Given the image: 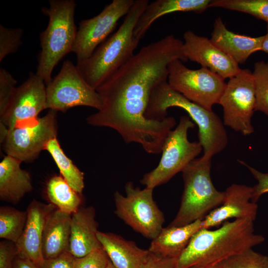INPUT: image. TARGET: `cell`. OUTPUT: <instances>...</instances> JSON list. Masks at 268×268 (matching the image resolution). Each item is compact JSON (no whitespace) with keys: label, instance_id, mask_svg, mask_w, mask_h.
<instances>
[{"label":"cell","instance_id":"22","mask_svg":"<svg viewBox=\"0 0 268 268\" xmlns=\"http://www.w3.org/2000/svg\"><path fill=\"white\" fill-rule=\"evenodd\" d=\"M97 238L116 268H138L149 253L148 250L138 247L134 241L115 233L98 231Z\"/></svg>","mask_w":268,"mask_h":268},{"label":"cell","instance_id":"37","mask_svg":"<svg viewBox=\"0 0 268 268\" xmlns=\"http://www.w3.org/2000/svg\"><path fill=\"white\" fill-rule=\"evenodd\" d=\"M74 257L69 252H65L53 259H44L39 268H74Z\"/></svg>","mask_w":268,"mask_h":268},{"label":"cell","instance_id":"34","mask_svg":"<svg viewBox=\"0 0 268 268\" xmlns=\"http://www.w3.org/2000/svg\"><path fill=\"white\" fill-rule=\"evenodd\" d=\"M239 162L248 168L254 178L258 181L257 184L252 187L253 194L251 199L252 201L256 203L261 196L268 193V172H262L246 164L243 161H239Z\"/></svg>","mask_w":268,"mask_h":268},{"label":"cell","instance_id":"16","mask_svg":"<svg viewBox=\"0 0 268 268\" xmlns=\"http://www.w3.org/2000/svg\"><path fill=\"white\" fill-rule=\"evenodd\" d=\"M57 208L51 203L33 200L28 206L27 220L23 233L15 244L17 256L39 267L44 261L42 237L45 224L51 213Z\"/></svg>","mask_w":268,"mask_h":268},{"label":"cell","instance_id":"12","mask_svg":"<svg viewBox=\"0 0 268 268\" xmlns=\"http://www.w3.org/2000/svg\"><path fill=\"white\" fill-rule=\"evenodd\" d=\"M256 102L253 73L248 69H241L229 79L219 101L223 108L224 125L244 135L253 133L251 119Z\"/></svg>","mask_w":268,"mask_h":268},{"label":"cell","instance_id":"25","mask_svg":"<svg viewBox=\"0 0 268 268\" xmlns=\"http://www.w3.org/2000/svg\"><path fill=\"white\" fill-rule=\"evenodd\" d=\"M46 192L50 203L58 209L72 214L81 206V194L75 191L61 175H55L48 181Z\"/></svg>","mask_w":268,"mask_h":268},{"label":"cell","instance_id":"19","mask_svg":"<svg viewBox=\"0 0 268 268\" xmlns=\"http://www.w3.org/2000/svg\"><path fill=\"white\" fill-rule=\"evenodd\" d=\"M264 35L257 37L240 35L228 30L221 17L215 19L211 42L238 64L244 63L254 53L261 51Z\"/></svg>","mask_w":268,"mask_h":268},{"label":"cell","instance_id":"15","mask_svg":"<svg viewBox=\"0 0 268 268\" xmlns=\"http://www.w3.org/2000/svg\"><path fill=\"white\" fill-rule=\"evenodd\" d=\"M183 37V51L188 60L200 64L224 79H230L241 70L237 63L207 38L190 30L184 33Z\"/></svg>","mask_w":268,"mask_h":268},{"label":"cell","instance_id":"29","mask_svg":"<svg viewBox=\"0 0 268 268\" xmlns=\"http://www.w3.org/2000/svg\"><path fill=\"white\" fill-rule=\"evenodd\" d=\"M252 73L255 85V111L268 116V62H256Z\"/></svg>","mask_w":268,"mask_h":268},{"label":"cell","instance_id":"33","mask_svg":"<svg viewBox=\"0 0 268 268\" xmlns=\"http://www.w3.org/2000/svg\"><path fill=\"white\" fill-rule=\"evenodd\" d=\"M110 260L106 252L101 247L86 256L74 258V268H107Z\"/></svg>","mask_w":268,"mask_h":268},{"label":"cell","instance_id":"39","mask_svg":"<svg viewBox=\"0 0 268 268\" xmlns=\"http://www.w3.org/2000/svg\"><path fill=\"white\" fill-rule=\"evenodd\" d=\"M267 33L264 35V40L262 43L261 51L268 54V23L267 26Z\"/></svg>","mask_w":268,"mask_h":268},{"label":"cell","instance_id":"5","mask_svg":"<svg viewBox=\"0 0 268 268\" xmlns=\"http://www.w3.org/2000/svg\"><path fill=\"white\" fill-rule=\"evenodd\" d=\"M49 7L42 8L49 17L46 28L40 34L41 51L36 73L46 85L52 80L56 66L72 52L77 29L74 21L76 3L73 0H50Z\"/></svg>","mask_w":268,"mask_h":268},{"label":"cell","instance_id":"36","mask_svg":"<svg viewBox=\"0 0 268 268\" xmlns=\"http://www.w3.org/2000/svg\"><path fill=\"white\" fill-rule=\"evenodd\" d=\"M177 258H165L149 252L138 268H175Z\"/></svg>","mask_w":268,"mask_h":268},{"label":"cell","instance_id":"7","mask_svg":"<svg viewBox=\"0 0 268 268\" xmlns=\"http://www.w3.org/2000/svg\"><path fill=\"white\" fill-rule=\"evenodd\" d=\"M195 124L189 116L180 117L177 126L171 130L165 138L162 147V156L158 165L145 173L140 182L145 187L154 189L168 182L184 169L202 149L198 141L191 142L188 138V131Z\"/></svg>","mask_w":268,"mask_h":268},{"label":"cell","instance_id":"3","mask_svg":"<svg viewBox=\"0 0 268 268\" xmlns=\"http://www.w3.org/2000/svg\"><path fill=\"white\" fill-rule=\"evenodd\" d=\"M149 2L136 0L118 29L101 43L87 59L76 66L85 81L96 89L134 54L139 41L134 38L136 24Z\"/></svg>","mask_w":268,"mask_h":268},{"label":"cell","instance_id":"35","mask_svg":"<svg viewBox=\"0 0 268 268\" xmlns=\"http://www.w3.org/2000/svg\"><path fill=\"white\" fill-rule=\"evenodd\" d=\"M17 256L15 244L9 241L0 242V268H13Z\"/></svg>","mask_w":268,"mask_h":268},{"label":"cell","instance_id":"40","mask_svg":"<svg viewBox=\"0 0 268 268\" xmlns=\"http://www.w3.org/2000/svg\"><path fill=\"white\" fill-rule=\"evenodd\" d=\"M190 268H223L222 266L220 263L207 265V266H194L191 267Z\"/></svg>","mask_w":268,"mask_h":268},{"label":"cell","instance_id":"11","mask_svg":"<svg viewBox=\"0 0 268 268\" xmlns=\"http://www.w3.org/2000/svg\"><path fill=\"white\" fill-rule=\"evenodd\" d=\"M57 112L49 110L42 117L8 129L1 143L6 155L22 162H31L35 160L41 152L45 150L48 142L57 137L58 129Z\"/></svg>","mask_w":268,"mask_h":268},{"label":"cell","instance_id":"28","mask_svg":"<svg viewBox=\"0 0 268 268\" xmlns=\"http://www.w3.org/2000/svg\"><path fill=\"white\" fill-rule=\"evenodd\" d=\"M209 7L246 13L268 23V0H214Z\"/></svg>","mask_w":268,"mask_h":268},{"label":"cell","instance_id":"9","mask_svg":"<svg viewBox=\"0 0 268 268\" xmlns=\"http://www.w3.org/2000/svg\"><path fill=\"white\" fill-rule=\"evenodd\" d=\"M103 99L84 79L70 60L64 62L58 74L46 85V109L66 112L76 106L100 110Z\"/></svg>","mask_w":268,"mask_h":268},{"label":"cell","instance_id":"27","mask_svg":"<svg viewBox=\"0 0 268 268\" xmlns=\"http://www.w3.org/2000/svg\"><path fill=\"white\" fill-rule=\"evenodd\" d=\"M26 220V211L0 206V238L16 244L23 233Z\"/></svg>","mask_w":268,"mask_h":268},{"label":"cell","instance_id":"41","mask_svg":"<svg viewBox=\"0 0 268 268\" xmlns=\"http://www.w3.org/2000/svg\"><path fill=\"white\" fill-rule=\"evenodd\" d=\"M107 268H116L114 266V265L112 264L111 262L109 261L108 266H107Z\"/></svg>","mask_w":268,"mask_h":268},{"label":"cell","instance_id":"30","mask_svg":"<svg viewBox=\"0 0 268 268\" xmlns=\"http://www.w3.org/2000/svg\"><path fill=\"white\" fill-rule=\"evenodd\" d=\"M223 268H268V256L249 249L220 263Z\"/></svg>","mask_w":268,"mask_h":268},{"label":"cell","instance_id":"20","mask_svg":"<svg viewBox=\"0 0 268 268\" xmlns=\"http://www.w3.org/2000/svg\"><path fill=\"white\" fill-rule=\"evenodd\" d=\"M22 162L6 155L0 162V199L17 204L33 190L30 173L20 167Z\"/></svg>","mask_w":268,"mask_h":268},{"label":"cell","instance_id":"21","mask_svg":"<svg viewBox=\"0 0 268 268\" xmlns=\"http://www.w3.org/2000/svg\"><path fill=\"white\" fill-rule=\"evenodd\" d=\"M211 0H156L148 3L134 30V38H143L151 24L159 17L172 12L201 13L209 7Z\"/></svg>","mask_w":268,"mask_h":268},{"label":"cell","instance_id":"31","mask_svg":"<svg viewBox=\"0 0 268 268\" xmlns=\"http://www.w3.org/2000/svg\"><path fill=\"white\" fill-rule=\"evenodd\" d=\"M23 30L0 25V62L8 55L15 53L22 44Z\"/></svg>","mask_w":268,"mask_h":268},{"label":"cell","instance_id":"6","mask_svg":"<svg viewBox=\"0 0 268 268\" xmlns=\"http://www.w3.org/2000/svg\"><path fill=\"white\" fill-rule=\"evenodd\" d=\"M211 157L203 155L182 171L184 190L179 210L170 226H181L202 220L220 205L224 192L214 186L210 175Z\"/></svg>","mask_w":268,"mask_h":268},{"label":"cell","instance_id":"10","mask_svg":"<svg viewBox=\"0 0 268 268\" xmlns=\"http://www.w3.org/2000/svg\"><path fill=\"white\" fill-rule=\"evenodd\" d=\"M168 70L169 86L189 100L209 111L219 103L226 83L218 74L203 67L188 68L179 59L170 63Z\"/></svg>","mask_w":268,"mask_h":268},{"label":"cell","instance_id":"23","mask_svg":"<svg viewBox=\"0 0 268 268\" xmlns=\"http://www.w3.org/2000/svg\"><path fill=\"white\" fill-rule=\"evenodd\" d=\"M202 228V220L181 226L163 228L152 240L148 250L156 255L178 258L188 246L191 238Z\"/></svg>","mask_w":268,"mask_h":268},{"label":"cell","instance_id":"13","mask_svg":"<svg viewBox=\"0 0 268 268\" xmlns=\"http://www.w3.org/2000/svg\"><path fill=\"white\" fill-rule=\"evenodd\" d=\"M134 2V0H113L98 15L79 23L72 49L77 63L88 59L108 38L118 21L126 15Z\"/></svg>","mask_w":268,"mask_h":268},{"label":"cell","instance_id":"4","mask_svg":"<svg viewBox=\"0 0 268 268\" xmlns=\"http://www.w3.org/2000/svg\"><path fill=\"white\" fill-rule=\"evenodd\" d=\"M172 107L184 110L198 126L199 142L204 155L212 157L226 147L227 134L219 117L212 110L192 102L173 89L167 80L159 84L152 91L145 117L150 120H163L167 117L168 109Z\"/></svg>","mask_w":268,"mask_h":268},{"label":"cell","instance_id":"2","mask_svg":"<svg viewBox=\"0 0 268 268\" xmlns=\"http://www.w3.org/2000/svg\"><path fill=\"white\" fill-rule=\"evenodd\" d=\"M265 239L255 233L254 221L247 219L226 221L213 230L201 228L177 258L175 268L220 263L262 243Z\"/></svg>","mask_w":268,"mask_h":268},{"label":"cell","instance_id":"24","mask_svg":"<svg viewBox=\"0 0 268 268\" xmlns=\"http://www.w3.org/2000/svg\"><path fill=\"white\" fill-rule=\"evenodd\" d=\"M71 214L56 208L50 214L44 228L42 243L44 259H53L69 252Z\"/></svg>","mask_w":268,"mask_h":268},{"label":"cell","instance_id":"18","mask_svg":"<svg viewBox=\"0 0 268 268\" xmlns=\"http://www.w3.org/2000/svg\"><path fill=\"white\" fill-rule=\"evenodd\" d=\"M98 227L93 206H80L72 213L69 253L79 258L101 247L97 238Z\"/></svg>","mask_w":268,"mask_h":268},{"label":"cell","instance_id":"38","mask_svg":"<svg viewBox=\"0 0 268 268\" xmlns=\"http://www.w3.org/2000/svg\"><path fill=\"white\" fill-rule=\"evenodd\" d=\"M13 268H39L30 260L16 256L14 260Z\"/></svg>","mask_w":268,"mask_h":268},{"label":"cell","instance_id":"14","mask_svg":"<svg viewBox=\"0 0 268 268\" xmlns=\"http://www.w3.org/2000/svg\"><path fill=\"white\" fill-rule=\"evenodd\" d=\"M46 85L36 73L30 72L27 79L16 87L0 123L8 129L38 118L46 109Z\"/></svg>","mask_w":268,"mask_h":268},{"label":"cell","instance_id":"32","mask_svg":"<svg viewBox=\"0 0 268 268\" xmlns=\"http://www.w3.org/2000/svg\"><path fill=\"white\" fill-rule=\"evenodd\" d=\"M16 80L6 69H0V116L7 109L15 91Z\"/></svg>","mask_w":268,"mask_h":268},{"label":"cell","instance_id":"1","mask_svg":"<svg viewBox=\"0 0 268 268\" xmlns=\"http://www.w3.org/2000/svg\"><path fill=\"white\" fill-rule=\"evenodd\" d=\"M183 46V41L171 34L141 48L96 88L103 104L90 116L92 123L115 130L127 143L155 138L162 123L146 118L145 111L153 89L167 80L170 63L188 61Z\"/></svg>","mask_w":268,"mask_h":268},{"label":"cell","instance_id":"26","mask_svg":"<svg viewBox=\"0 0 268 268\" xmlns=\"http://www.w3.org/2000/svg\"><path fill=\"white\" fill-rule=\"evenodd\" d=\"M45 150L51 155L61 175L77 193L81 194L84 187V173L64 152L57 137L50 140Z\"/></svg>","mask_w":268,"mask_h":268},{"label":"cell","instance_id":"17","mask_svg":"<svg viewBox=\"0 0 268 268\" xmlns=\"http://www.w3.org/2000/svg\"><path fill=\"white\" fill-rule=\"evenodd\" d=\"M222 203L211 211L202 220V228L220 226L229 218L256 219L258 206L252 201L253 188L233 184L224 192Z\"/></svg>","mask_w":268,"mask_h":268},{"label":"cell","instance_id":"8","mask_svg":"<svg viewBox=\"0 0 268 268\" xmlns=\"http://www.w3.org/2000/svg\"><path fill=\"white\" fill-rule=\"evenodd\" d=\"M126 196L114 194L115 213L125 223L144 237L153 239L162 229L165 219L153 197V189H141L132 182L125 186Z\"/></svg>","mask_w":268,"mask_h":268}]
</instances>
